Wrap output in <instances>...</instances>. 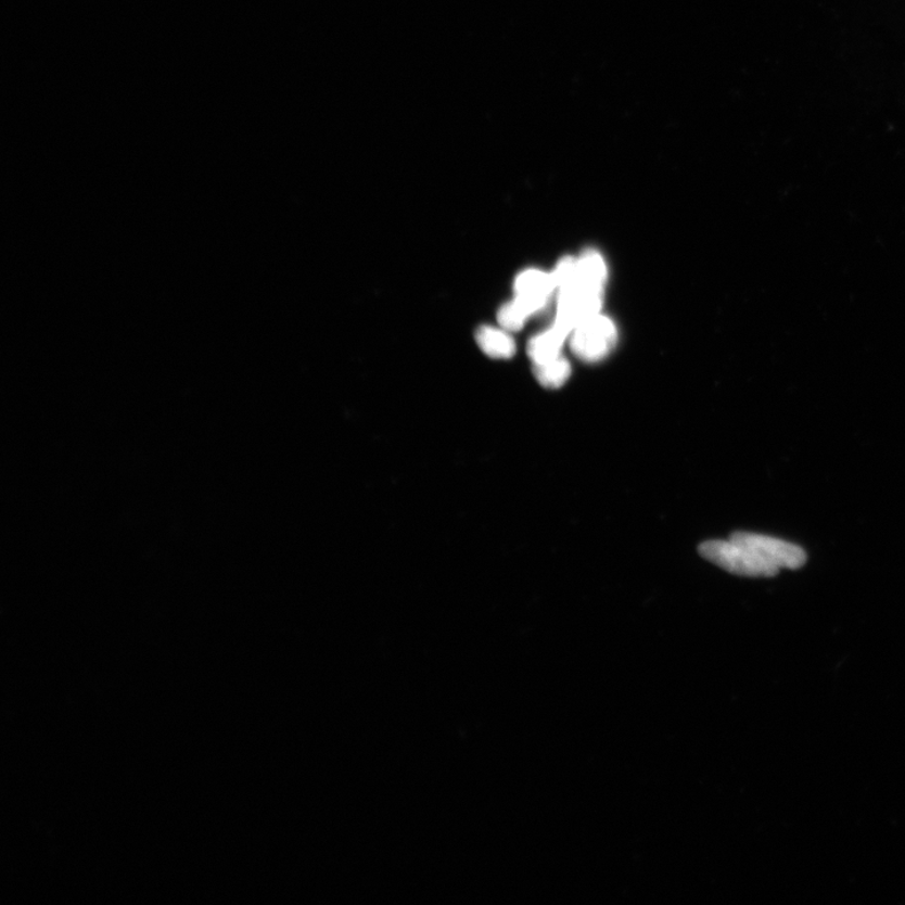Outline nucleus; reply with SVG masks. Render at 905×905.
<instances>
[{
    "label": "nucleus",
    "mask_w": 905,
    "mask_h": 905,
    "mask_svg": "<svg viewBox=\"0 0 905 905\" xmlns=\"http://www.w3.org/2000/svg\"><path fill=\"white\" fill-rule=\"evenodd\" d=\"M700 553L727 573L743 577H775L782 569L799 570L807 561L803 547L752 532L704 543Z\"/></svg>",
    "instance_id": "f257e3e1"
},
{
    "label": "nucleus",
    "mask_w": 905,
    "mask_h": 905,
    "mask_svg": "<svg viewBox=\"0 0 905 905\" xmlns=\"http://www.w3.org/2000/svg\"><path fill=\"white\" fill-rule=\"evenodd\" d=\"M617 341V330L613 321L600 314L579 323L573 331L571 348L586 362H598L613 352Z\"/></svg>",
    "instance_id": "f03ea898"
},
{
    "label": "nucleus",
    "mask_w": 905,
    "mask_h": 905,
    "mask_svg": "<svg viewBox=\"0 0 905 905\" xmlns=\"http://www.w3.org/2000/svg\"><path fill=\"white\" fill-rule=\"evenodd\" d=\"M602 299V289L589 285L577 284L560 291L558 320L555 323L568 333L573 332L579 323L599 315Z\"/></svg>",
    "instance_id": "7ed1b4c3"
},
{
    "label": "nucleus",
    "mask_w": 905,
    "mask_h": 905,
    "mask_svg": "<svg viewBox=\"0 0 905 905\" xmlns=\"http://www.w3.org/2000/svg\"><path fill=\"white\" fill-rule=\"evenodd\" d=\"M555 290L552 275L538 269L522 272L514 282L515 299H519L531 315L541 311Z\"/></svg>",
    "instance_id": "20e7f679"
},
{
    "label": "nucleus",
    "mask_w": 905,
    "mask_h": 905,
    "mask_svg": "<svg viewBox=\"0 0 905 905\" xmlns=\"http://www.w3.org/2000/svg\"><path fill=\"white\" fill-rule=\"evenodd\" d=\"M568 335L569 333L565 330L555 323L550 330L532 339L528 344V355L532 362L538 365L559 357Z\"/></svg>",
    "instance_id": "39448f33"
},
{
    "label": "nucleus",
    "mask_w": 905,
    "mask_h": 905,
    "mask_svg": "<svg viewBox=\"0 0 905 905\" xmlns=\"http://www.w3.org/2000/svg\"><path fill=\"white\" fill-rule=\"evenodd\" d=\"M475 340L481 350L494 359H511L515 354L514 340L504 329L482 327L475 332Z\"/></svg>",
    "instance_id": "423d86ee"
},
{
    "label": "nucleus",
    "mask_w": 905,
    "mask_h": 905,
    "mask_svg": "<svg viewBox=\"0 0 905 905\" xmlns=\"http://www.w3.org/2000/svg\"><path fill=\"white\" fill-rule=\"evenodd\" d=\"M578 262L579 284L602 289L607 282L608 268L597 251H586Z\"/></svg>",
    "instance_id": "0eeeda50"
},
{
    "label": "nucleus",
    "mask_w": 905,
    "mask_h": 905,
    "mask_svg": "<svg viewBox=\"0 0 905 905\" xmlns=\"http://www.w3.org/2000/svg\"><path fill=\"white\" fill-rule=\"evenodd\" d=\"M571 375V365L561 355L556 359L535 365V377L538 383L547 388H559L566 383Z\"/></svg>",
    "instance_id": "6e6552de"
},
{
    "label": "nucleus",
    "mask_w": 905,
    "mask_h": 905,
    "mask_svg": "<svg viewBox=\"0 0 905 905\" xmlns=\"http://www.w3.org/2000/svg\"><path fill=\"white\" fill-rule=\"evenodd\" d=\"M531 314L519 299H513L504 305L498 313V322L501 328L508 332L520 331L528 319Z\"/></svg>",
    "instance_id": "1a4fd4ad"
},
{
    "label": "nucleus",
    "mask_w": 905,
    "mask_h": 905,
    "mask_svg": "<svg viewBox=\"0 0 905 905\" xmlns=\"http://www.w3.org/2000/svg\"><path fill=\"white\" fill-rule=\"evenodd\" d=\"M551 275L556 289L563 291L575 288V285L579 284L577 259L573 257L562 258Z\"/></svg>",
    "instance_id": "9d476101"
}]
</instances>
